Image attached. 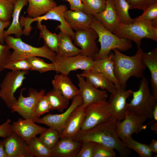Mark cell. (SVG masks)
<instances>
[{"label": "cell", "mask_w": 157, "mask_h": 157, "mask_svg": "<svg viewBox=\"0 0 157 157\" xmlns=\"http://www.w3.org/2000/svg\"><path fill=\"white\" fill-rule=\"evenodd\" d=\"M116 120L112 116L108 120L91 129L81 130L74 140L81 142L92 141L99 143L115 150L120 157H128L131 151L118 136Z\"/></svg>", "instance_id": "1"}, {"label": "cell", "mask_w": 157, "mask_h": 157, "mask_svg": "<svg viewBox=\"0 0 157 157\" xmlns=\"http://www.w3.org/2000/svg\"><path fill=\"white\" fill-rule=\"evenodd\" d=\"M110 52L114 63V73L120 87L126 88V84L130 78L134 77L142 78L146 67L141 60L143 52L140 48L133 56H128L123 54L117 49Z\"/></svg>", "instance_id": "2"}, {"label": "cell", "mask_w": 157, "mask_h": 157, "mask_svg": "<svg viewBox=\"0 0 157 157\" xmlns=\"http://www.w3.org/2000/svg\"><path fill=\"white\" fill-rule=\"evenodd\" d=\"M90 27L97 33L100 44V48L94 60L104 58L108 55L111 51L117 49L126 51L131 48V41L120 37L106 28L100 22L93 17Z\"/></svg>", "instance_id": "3"}, {"label": "cell", "mask_w": 157, "mask_h": 157, "mask_svg": "<svg viewBox=\"0 0 157 157\" xmlns=\"http://www.w3.org/2000/svg\"><path fill=\"white\" fill-rule=\"evenodd\" d=\"M142 78L138 89L133 91L132 99L127 104V110L135 115L144 116L147 119H153V112L157 105V100L151 92L147 78L144 76Z\"/></svg>", "instance_id": "4"}, {"label": "cell", "mask_w": 157, "mask_h": 157, "mask_svg": "<svg viewBox=\"0 0 157 157\" xmlns=\"http://www.w3.org/2000/svg\"><path fill=\"white\" fill-rule=\"evenodd\" d=\"M5 42L10 49L13 50L10 62L31 56H37L46 58L53 63L56 58V53L45 44L41 47H35L24 42L20 38H15L10 35L5 37Z\"/></svg>", "instance_id": "5"}, {"label": "cell", "mask_w": 157, "mask_h": 157, "mask_svg": "<svg viewBox=\"0 0 157 157\" xmlns=\"http://www.w3.org/2000/svg\"><path fill=\"white\" fill-rule=\"evenodd\" d=\"M120 37L128 39L134 42L138 48L140 47L142 39L148 38L157 41V27L148 20H136L129 24L120 23L113 33Z\"/></svg>", "instance_id": "6"}, {"label": "cell", "mask_w": 157, "mask_h": 157, "mask_svg": "<svg viewBox=\"0 0 157 157\" xmlns=\"http://www.w3.org/2000/svg\"><path fill=\"white\" fill-rule=\"evenodd\" d=\"M29 72L11 70L6 74L0 84V98L9 108L16 102L17 99L14 94L22 85Z\"/></svg>", "instance_id": "7"}, {"label": "cell", "mask_w": 157, "mask_h": 157, "mask_svg": "<svg viewBox=\"0 0 157 157\" xmlns=\"http://www.w3.org/2000/svg\"><path fill=\"white\" fill-rule=\"evenodd\" d=\"M112 116L108 101L104 100L90 104L86 106L81 130L91 129L108 120Z\"/></svg>", "instance_id": "8"}, {"label": "cell", "mask_w": 157, "mask_h": 157, "mask_svg": "<svg viewBox=\"0 0 157 157\" xmlns=\"http://www.w3.org/2000/svg\"><path fill=\"white\" fill-rule=\"evenodd\" d=\"M22 89L15 103L10 109L13 112L17 113L24 119L33 120L35 110L39 101L45 94V90L43 89L38 91L35 89L30 88L28 96L24 97Z\"/></svg>", "instance_id": "9"}, {"label": "cell", "mask_w": 157, "mask_h": 157, "mask_svg": "<svg viewBox=\"0 0 157 157\" xmlns=\"http://www.w3.org/2000/svg\"><path fill=\"white\" fill-rule=\"evenodd\" d=\"M94 59L81 54L68 57H58L56 56L53 63L56 72L68 75L70 72L78 70H86L93 67Z\"/></svg>", "instance_id": "10"}, {"label": "cell", "mask_w": 157, "mask_h": 157, "mask_svg": "<svg viewBox=\"0 0 157 157\" xmlns=\"http://www.w3.org/2000/svg\"><path fill=\"white\" fill-rule=\"evenodd\" d=\"M147 119L144 116L135 115L127 110L124 119L116 121L118 137L124 142L133 134L139 133L144 128L143 123Z\"/></svg>", "instance_id": "11"}, {"label": "cell", "mask_w": 157, "mask_h": 157, "mask_svg": "<svg viewBox=\"0 0 157 157\" xmlns=\"http://www.w3.org/2000/svg\"><path fill=\"white\" fill-rule=\"evenodd\" d=\"M98 35L96 32L91 27L75 31L74 44L80 48L81 54L94 59L99 49L96 40Z\"/></svg>", "instance_id": "12"}, {"label": "cell", "mask_w": 157, "mask_h": 157, "mask_svg": "<svg viewBox=\"0 0 157 157\" xmlns=\"http://www.w3.org/2000/svg\"><path fill=\"white\" fill-rule=\"evenodd\" d=\"M67 10V7L65 5H57L44 15L35 18L27 17L26 22L28 25H31L32 23L35 21L41 22L42 21L48 20L58 21L60 23L57 25L56 29H59L60 31L69 35L73 40L75 32L71 28L65 17V13Z\"/></svg>", "instance_id": "13"}, {"label": "cell", "mask_w": 157, "mask_h": 157, "mask_svg": "<svg viewBox=\"0 0 157 157\" xmlns=\"http://www.w3.org/2000/svg\"><path fill=\"white\" fill-rule=\"evenodd\" d=\"M66 110L60 114H48L42 118L36 120V123L45 124L49 128L57 130L61 134L69 116L73 111L78 106L83 104L80 95L75 97Z\"/></svg>", "instance_id": "14"}, {"label": "cell", "mask_w": 157, "mask_h": 157, "mask_svg": "<svg viewBox=\"0 0 157 157\" xmlns=\"http://www.w3.org/2000/svg\"><path fill=\"white\" fill-rule=\"evenodd\" d=\"M78 81L80 95L83 104L86 106L91 104L106 100L108 97L106 91L100 90L94 86L80 74H76Z\"/></svg>", "instance_id": "15"}, {"label": "cell", "mask_w": 157, "mask_h": 157, "mask_svg": "<svg viewBox=\"0 0 157 157\" xmlns=\"http://www.w3.org/2000/svg\"><path fill=\"white\" fill-rule=\"evenodd\" d=\"M86 106L82 104L73 111L60 134V138L74 139L81 130L85 116Z\"/></svg>", "instance_id": "16"}, {"label": "cell", "mask_w": 157, "mask_h": 157, "mask_svg": "<svg viewBox=\"0 0 157 157\" xmlns=\"http://www.w3.org/2000/svg\"><path fill=\"white\" fill-rule=\"evenodd\" d=\"M32 119L19 118L11 124L13 132L21 137L27 143L47 129L35 123Z\"/></svg>", "instance_id": "17"}, {"label": "cell", "mask_w": 157, "mask_h": 157, "mask_svg": "<svg viewBox=\"0 0 157 157\" xmlns=\"http://www.w3.org/2000/svg\"><path fill=\"white\" fill-rule=\"evenodd\" d=\"M133 91L120 87L115 93L111 94L108 101L112 115L117 120L121 121L124 119L127 110L126 100Z\"/></svg>", "instance_id": "18"}, {"label": "cell", "mask_w": 157, "mask_h": 157, "mask_svg": "<svg viewBox=\"0 0 157 157\" xmlns=\"http://www.w3.org/2000/svg\"><path fill=\"white\" fill-rule=\"evenodd\" d=\"M3 141L8 157H32L27 142L16 133L13 132Z\"/></svg>", "instance_id": "19"}, {"label": "cell", "mask_w": 157, "mask_h": 157, "mask_svg": "<svg viewBox=\"0 0 157 157\" xmlns=\"http://www.w3.org/2000/svg\"><path fill=\"white\" fill-rule=\"evenodd\" d=\"M93 17L106 28L113 33L121 23L113 0H106L104 9Z\"/></svg>", "instance_id": "20"}, {"label": "cell", "mask_w": 157, "mask_h": 157, "mask_svg": "<svg viewBox=\"0 0 157 157\" xmlns=\"http://www.w3.org/2000/svg\"><path fill=\"white\" fill-rule=\"evenodd\" d=\"M81 145L74 140L60 138L51 149L52 157H76Z\"/></svg>", "instance_id": "21"}, {"label": "cell", "mask_w": 157, "mask_h": 157, "mask_svg": "<svg viewBox=\"0 0 157 157\" xmlns=\"http://www.w3.org/2000/svg\"><path fill=\"white\" fill-rule=\"evenodd\" d=\"M53 89L69 100L80 95L78 89L73 83L68 75L57 74L52 81Z\"/></svg>", "instance_id": "22"}, {"label": "cell", "mask_w": 157, "mask_h": 157, "mask_svg": "<svg viewBox=\"0 0 157 157\" xmlns=\"http://www.w3.org/2000/svg\"><path fill=\"white\" fill-rule=\"evenodd\" d=\"M95 88H100L111 94L117 90L114 84L100 72L94 68L84 70L80 74Z\"/></svg>", "instance_id": "23"}, {"label": "cell", "mask_w": 157, "mask_h": 157, "mask_svg": "<svg viewBox=\"0 0 157 157\" xmlns=\"http://www.w3.org/2000/svg\"><path fill=\"white\" fill-rule=\"evenodd\" d=\"M65 17L72 29L76 31L90 27L94 17L83 11L67 10Z\"/></svg>", "instance_id": "24"}, {"label": "cell", "mask_w": 157, "mask_h": 157, "mask_svg": "<svg viewBox=\"0 0 157 157\" xmlns=\"http://www.w3.org/2000/svg\"><path fill=\"white\" fill-rule=\"evenodd\" d=\"M141 60L150 72L152 93L157 100V49L155 48L148 52H143Z\"/></svg>", "instance_id": "25"}, {"label": "cell", "mask_w": 157, "mask_h": 157, "mask_svg": "<svg viewBox=\"0 0 157 157\" xmlns=\"http://www.w3.org/2000/svg\"><path fill=\"white\" fill-rule=\"evenodd\" d=\"M93 67L100 72L115 86L116 89L120 87L114 73V65L110 52L108 55L104 58L94 60Z\"/></svg>", "instance_id": "26"}, {"label": "cell", "mask_w": 157, "mask_h": 157, "mask_svg": "<svg viewBox=\"0 0 157 157\" xmlns=\"http://www.w3.org/2000/svg\"><path fill=\"white\" fill-rule=\"evenodd\" d=\"M28 0H17L14 4L12 20L8 28L4 32L5 37L14 34L16 38H20L23 34L20 23V15L22 10L27 5Z\"/></svg>", "instance_id": "27"}, {"label": "cell", "mask_w": 157, "mask_h": 157, "mask_svg": "<svg viewBox=\"0 0 157 157\" xmlns=\"http://www.w3.org/2000/svg\"><path fill=\"white\" fill-rule=\"evenodd\" d=\"M58 34V49L56 56L58 57L74 56L81 53V49L73 43L69 35L60 31Z\"/></svg>", "instance_id": "28"}, {"label": "cell", "mask_w": 157, "mask_h": 157, "mask_svg": "<svg viewBox=\"0 0 157 157\" xmlns=\"http://www.w3.org/2000/svg\"><path fill=\"white\" fill-rule=\"evenodd\" d=\"M26 10L28 17L35 18L42 15L57 6L55 1L50 0H28Z\"/></svg>", "instance_id": "29"}, {"label": "cell", "mask_w": 157, "mask_h": 157, "mask_svg": "<svg viewBox=\"0 0 157 157\" xmlns=\"http://www.w3.org/2000/svg\"><path fill=\"white\" fill-rule=\"evenodd\" d=\"M49 104L51 110L63 111L68 107L69 100L61 93L53 88L45 94Z\"/></svg>", "instance_id": "30"}, {"label": "cell", "mask_w": 157, "mask_h": 157, "mask_svg": "<svg viewBox=\"0 0 157 157\" xmlns=\"http://www.w3.org/2000/svg\"><path fill=\"white\" fill-rule=\"evenodd\" d=\"M36 27L40 31V38L43 39L44 44L56 53L58 49V34L50 32L45 25L42 24L41 22H37Z\"/></svg>", "instance_id": "31"}, {"label": "cell", "mask_w": 157, "mask_h": 157, "mask_svg": "<svg viewBox=\"0 0 157 157\" xmlns=\"http://www.w3.org/2000/svg\"><path fill=\"white\" fill-rule=\"evenodd\" d=\"M27 144L28 150L32 157H52L51 149L46 147L36 136Z\"/></svg>", "instance_id": "32"}, {"label": "cell", "mask_w": 157, "mask_h": 157, "mask_svg": "<svg viewBox=\"0 0 157 157\" xmlns=\"http://www.w3.org/2000/svg\"><path fill=\"white\" fill-rule=\"evenodd\" d=\"M113 1L121 23L129 24L134 21V19L132 18L129 14V5L126 0H113Z\"/></svg>", "instance_id": "33"}, {"label": "cell", "mask_w": 157, "mask_h": 157, "mask_svg": "<svg viewBox=\"0 0 157 157\" xmlns=\"http://www.w3.org/2000/svg\"><path fill=\"white\" fill-rule=\"evenodd\" d=\"M124 143L127 148L136 152L140 157L152 156L153 153L149 145L139 142L133 139L131 137L128 138Z\"/></svg>", "instance_id": "34"}, {"label": "cell", "mask_w": 157, "mask_h": 157, "mask_svg": "<svg viewBox=\"0 0 157 157\" xmlns=\"http://www.w3.org/2000/svg\"><path fill=\"white\" fill-rule=\"evenodd\" d=\"M31 66V71H35L40 73L50 71L56 72L53 63H49L37 56H31L27 58Z\"/></svg>", "instance_id": "35"}, {"label": "cell", "mask_w": 157, "mask_h": 157, "mask_svg": "<svg viewBox=\"0 0 157 157\" xmlns=\"http://www.w3.org/2000/svg\"><path fill=\"white\" fill-rule=\"evenodd\" d=\"M38 137L47 148L51 149L60 139V134L55 129L49 128L40 134Z\"/></svg>", "instance_id": "36"}, {"label": "cell", "mask_w": 157, "mask_h": 157, "mask_svg": "<svg viewBox=\"0 0 157 157\" xmlns=\"http://www.w3.org/2000/svg\"><path fill=\"white\" fill-rule=\"evenodd\" d=\"M85 13L94 16L103 10L105 8L106 0H81Z\"/></svg>", "instance_id": "37"}, {"label": "cell", "mask_w": 157, "mask_h": 157, "mask_svg": "<svg viewBox=\"0 0 157 157\" xmlns=\"http://www.w3.org/2000/svg\"><path fill=\"white\" fill-rule=\"evenodd\" d=\"M135 19L137 21H150L154 27H157V3L150 6L143 11V13L141 15Z\"/></svg>", "instance_id": "38"}, {"label": "cell", "mask_w": 157, "mask_h": 157, "mask_svg": "<svg viewBox=\"0 0 157 157\" xmlns=\"http://www.w3.org/2000/svg\"><path fill=\"white\" fill-rule=\"evenodd\" d=\"M14 3L9 0H0V20L8 21L11 19Z\"/></svg>", "instance_id": "39"}, {"label": "cell", "mask_w": 157, "mask_h": 157, "mask_svg": "<svg viewBox=\"0 0 157 157\" xmlns=\"http://www.w3.org/2000/svg\"><path fill=\"white\" fill-rule=\"evenodd\" d=\"M50 110L49 104L45 94L40 99L37 104L35 111L33 120L35 122L41 115L48 113Z\"/></svg>", "instance_id": "40"}, {"label": "cell", "mask_w": 157, "mask_h": 157, "mask_svg": "<svg viewBox=\"0 0 157 157\" xmlns=\"http://www.w3.org/2000/svg\"><path fill=\"white\" fill-rule=\"evenodd\" d=\"M116 156L114 149L96 142L93 157H115Z\"/></svg>", "instance_id": "41"}, {"label": "cell", "mask_w": 157, "mask_h": 157, "mask_svg": "<svg viewBox=\"0 0 157 157\" xmlns=\"http://www.w3.org/2000/svg\"><path fill=\"white\" fill-rule=\"evenodd\" d=\"M6 45L0 43V73L10 62L11 52Z\"/></svg>", "instance_id": "42"}, {"label": "cell", "mask_w": 157, "mask_h": 157, "mask_svg": "<svg viewBox=\"0 0 157 157\" xmlns=\"http://www.w3.org/2000/svg\"><path fill=\"white\" fill-rule=\"evenodd\" d=\"M6 69L12 71H29L30 70L31 66L26 58L10 62Z\"/></svg>", "instance_id": "43"}, {"label": "cell", "mask_w": 157, "mask_h": 157, "mask_svg": "<svg viewBox=\"0 0 157 157\" xmlns=\"http://www.w3.org/2000/svg\"><path fill=\"white\" fill-rule=\"evenodd\" d=\"M81 143V148L76 157H93L96 142L85 141Z\"/></svg>", "instance_id": "44"}, {"label": "cell", "mask_w": 157, "mask_h": 157, "mask_svg": "<svg viewBox=\"0 0 157 157\" xmlns=\"http://www.w3.org/2000/svg\"><path fill=\"white\" fill-rule=\"evenodd\" d=\"M128 3L130 9H138L143 11L151 5L157 3V0H126Z\"/></svg>", "instance_id": "45"}, {"label": "cell", "mask_w": 157, "mask_h": 157, "mask_svg": "<svg viewBox=\"0 0 157 157\" xmlns=\"http://www.w3.org/2000/svg\"><path fill=\"white\" fill-rule=\"evenodd\" d=\"M11 122V119L8 118L5 122L0 125V138H5L13 133Z\"/></svg>", "instance_id": "46"}, {"label": "cell", "mask_w": 157, "mask_h": 157, "mask_svg": "<svg viewBox=\"0 0 157 157\" xmlns=\"http://www.w3.org/2000/svg\"><path fill=\"white\" fill-rule=\"evenodd\" d=\"M69 3L70 10L83 11V5L81 0H70Z\"/></svg>", "instance_id": "47"}, {"label": "cell", "mask_w": 157, "mask_h": 157, "mask_svg": "<svg viewBox=\"0 0 157 157\" xmlns=\"http://www.w3.org/2000/svg\"><path fill=\"white\" fill-rule=\"evenodd\" d=\"M10 23V21L5 22L0 20V43L1 44H4L5 43L4 29L9 27Z\"/></svg>", "instance_id": "48"}, {"label": "cell", "mask_w": 157, "mask_h": 157, "mask_svg": "<svg viewBox=\"0 0 157 157\" xmlns=\"http://www.w3.org/2000/svg\"><path fill=\"white\" fill-rule=\"evenodd\" d=\"M149 147L152 153L157 154V140L153 139L149 144Z\"/></svg>", "instance_id": "49"}, {"label": "cell", "mask_w": 157, "mask_h": 157, "mask_svg": "<svg viewBox=\"0 0 157 157\" xmlns=\"http://www.w3.org/2000/svg\"><path fill=\"white\" fill-rule=\"evenodd\" d=\"M0 157H8L6 153L2 140H0Z\"/></svg>", "instance_id": "50"}, {"label": "cell", "mask_w": 157, "mask_h": 157, "mask_svg": "<svg viewBox=\"0 0 157 157\" xmlns=\"http://www.w3.org/2000/svg\"><path fill=\"white\" fill-rule=\"evenodd\" d=\"M153 118L155 121H157V105L155 107L153 110Z\"/></svg>", "instance_id": "51"}, {"label": "cell", "mask_w": 157, "mask_h": 157, "mask_svg": "<svg viewBox=\"0 0 157 157\" xmlns=\"http://www.w3.org/2000/svg\"><path fill=\"white\" fill-rule=\"evenodd\" d=\"M157 121H155L151 126L150 129L151 130L157 133Z\"/></svg>", "instance_id": "52"}, {"label": "cell", "mask_w": 157, "mask_h": 157, "mask_svg": "<svg viewBox=\"0 0 157 157\" xmlns=\"http://www.w3.org/2000/svg\"><path fill=\"white\" fill-rule=\"evenodd\" d=\"M12 2L14 4L17 1V0H9Z\"/></svg>", "instance_id": "53"}, {"label": "cell", "mask_w": 157, "mask_h": 157, "mask_svg": "<svg viewBox=\"0 0 157 157\" xmlns=\"http://www.w3.org/2000/svg\"><path fill=\"white\" fill-rule=\"evenodd\" d=\"M50 1H54V0H50ZM65 0V1H67V2H68V3H69V1H70V0Z\"/></svg>", "instance_id": "54"}]
</instances>
